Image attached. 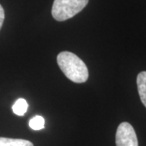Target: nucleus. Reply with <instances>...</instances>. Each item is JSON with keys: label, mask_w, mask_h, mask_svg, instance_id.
Listing matches in <instances>:
<instances>
[{"label": "nucleus", "mask_w": 146, "mask_h": 146, "mask_svg": "<svg viewBox=\"0 0 146 146\" xmlns=\"http://www.w3.org/2000/svg\"><path fill=\"white\" fill-rule=\"evenodd\" d=\"M57 63L63 74L75 83H84L89 78V71L86 64L73 53L69 51L59 53Z\"/></svg>", "instance_id": "f257e3e1"}, {"label": "nucleus", "mask_w": 146, "mask_h": 146, "mask_svg": "<svg viewBox=\"0 0 146 146\" xmlns=\"http://www.w3.org/2000/svg\"><path fill=\"white\" fill-rule=\"evenodd\" d=\"M89 0H54L52 6V16L58 21L72 18L88 4Z\"/></svg>", "instance_id": "f03ea898"}, {"label": "nucleus", "mask_w": 146, "mask_h": 146, "mask_svg": "<svg viewBox=\"0 0 146 146\" xmlns=\"http://www.w3.org/2000/svg\"><path fill=\"white\" fill-rule=\"evenodd\" d=\"M116 146H138L136 131L129 123H120L115 136Z\"/></svg>", "instance_id": "7ed1b4c3"}, {"label": "nucleus", "mask_w": 146, "mask_h": 146, "mask_svg": "<svg viewBox=\"0 0 146 146\" xmlns=\"http://www.w3.org/2000/svg\"><path fill=\"white\" fill-rule=\"evenodd\" d=\"M136 83L141 102L146 107V72H141L138 74Z\"/></svg>", "instance_id": "20e7f679"}, {"label": "nucleus", "mask_w": 146, "mask_h": 146, "mask_svg": "<svg viewBox=\"0 0 146 146\" xmlns=\"http://www.w3.org/2000/svg\"><path fill=\"white\" fill-rule=\"evenodd\" d=\"M0 146H33L30 141L23 139L0 137Z\"/></svg>", "instance_id": "39448f33"}, {"label": "nucleus", "mask_w": 146, "mask_h": 146, "mask_svg": "<svg viewBox=\"0 0 146 146\" xmlns=\"http://www.w3.org/2000/svg\"><path fill=\"white\" fill-rule=\"evenodd\" d=\"M29 108V104L27 101L24 98H19L12 106V110L14 114L18 116H23L26 113L27 110Z\"/></svg>", "instance_id": "423d86ee"}, {"label": "nucleus", "mask_w": 146, "mask_h": 146, "mask_svg": "<svg viewBox=\"0 0 146 146\" xmlns=\"http://www.w3.org/2000/svg\"><path fill=\"white\" fill-rule=\"evenodd\" d=\"M29 125L33 130H42L45 127V119L42 116L36 115L29 120Z\"/></svg>", "instance_id": "0eeeda50"}, {"label": "nucleus", "mask_w": 146, "mask_h": 146, "mask_svg": "<svg viewBox=\"0 0 146 146\" xmlns=\"http://www.w3.org/2000/svg\"><path fill=\"white\" fill-rule=\"evenodd\" d=\"M4 18H5V13H4V10L3 8L2 5L0 4V29L3 26V21H4Z\"/></svg>", "instance_id": "6e6552de"}]
</instances>
